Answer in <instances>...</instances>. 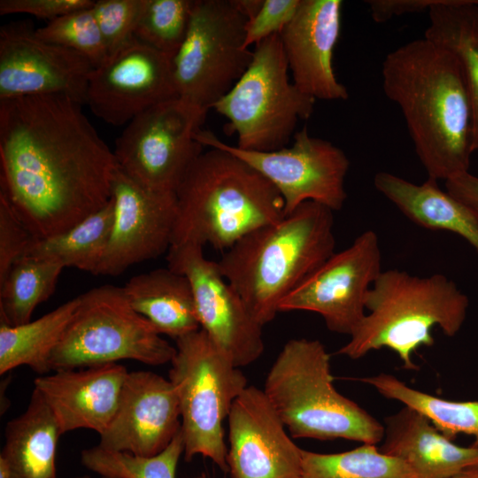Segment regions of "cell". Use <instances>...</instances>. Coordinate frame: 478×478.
<instances>
[{
    "instance_id": "cell-20",
    "label": "cell",
    "mask_w": 478,
    "mask_h": 478,
    "mask_svg": "<svg viewBox=\"0 0 478 478\" xmlns=\"http://www.w3.org/2000/svg\"><path fill=\"white\" fill-rule=\"evenodd\" d=\"M342 9L341 0H301L295 16L279 35L292 82L315 100L349 97L333 66Z\"/></svg>"
},
{
    "instance_id": "cell-26",
    "label": "cell",
    "mask_w": 478,
    "mask_h": 478,
    "mask_svg": "<svg viewBox=\"0 0 478 478\" xmlns=\"http://www.w3.org/2000/svg\"><path fill=\"white\" fill-rule=\"evenodd\" d=\"M131 307L174 340L200 329L188 278L169 267L130 278L122 287Z\"/></svg>"
},
{
    "instance_id": "cell-13",
    "label": "cell",
    "mask_w": 478,
    "mask_h": 478,
    "mask_svg": "<svg viewBox=\"0 0 478 478\" xmlns=\"http://www.w3.org/2000/svg\"><path fill=\"white\" fill-rule=\"evenodd\" d=\"M382 272L377 234L366 230L286 296L279 312H316L329 331L351 335L366 315V296Z\"/></svg>"
},
{
    "instance_id": "cell-18",
    "label": "cell",
    "mask_w": 478,
    "mask_h": 478,
    "mask_svg": "<svg viewBox=\"0 0 478 478\" xmlns=\"http://www.w3.org/2000/svg\"><path fill=\"white\" fill-rule=\"evenodd\" d=\"M227 473L230 478H302L299 448L263 389L248 386L229 415Z\"/></svg>"
},
{
    "instance_id": "cell-5",
    "label": "cell",
    "mask_w": 478,
    "mask_h": 478,
    "mask_svg": "<svg viewBox=\"0 0 478 478\" xmlns=\"http://www.w3.org/2000/svg\"><path fill=\"white\" fill-rule=\"evenodd\" d=\"M365 305L368 313L337 354L358 359L387 348L398 356L404 368L416 370L412 355L434 344L435 327L449 337L456 335L466 318L469 300L442 274L419 277L389 269L374 282Z\"/></svg>"
},
{
    "instance_id": "cell-31",
    "label": "cell",
    "mask_w": 478,
    "mask_h": 478,
    "mask_svg": "<svg viewBox=\"0 0 478 478\" xmlns=\"http://www.w3.org/2000/svg\"><path fill=\"white\" fill-rule=\"evenodd\" d=\"M302 478H414L401 459L382 452L375 444L362 443L337 453L303 451Z\"/></svg>"
},
{
    "instance_id": "cell-7",
    "label": "cell",
    "mask_w": 478,
    "mask_h": 478,
    "mask_svg": "<svg viewBox=\"0 0 478 478\" xmlns=\"http://www.w3.org/2000/svg\"><path fill=\"white\" fill-rule=\"evenodd\" d=\"M175 343L169 380L180 405L184 459L202 456L227 473L223 423L247 378L201 328Z\"/></svg>"
},
{
    "instance_id": "cell-17",
    "label": "cell",
    "mask_w": 478,
    "mask_h": 478,
    "mask_svg": "<svg viewBox=\"0 0 478 478\" xmlns=\"http://www.w3.org/2000/svg\"><path fill=\"white\" fill-rule=\"evenodd\" d=\"M114 221L95 275L117 276L131 266L168 251L176 215L175 193L135 183L119 168L112 184Z\"/></svg>"
},
{
    "instance_id": "cell-28",
    "label": "cell",
    "mask_w": 478,
    "mask_h": 478,
    "mask_svg": "<svg viewBox=\"0 0 478 478\" xmlns=\"http://www.w3.org/2000/svg\"><path fill=\"white\" fill-rule=\"evenodd\" d=\"M114 221V201L89 215L70 229L35 239L26 256L57 262L95 274L107 247Z\"/></svg>"
},
{
    "instance_id": "cell-37",
    "label": "cell",
    "mask_w": 478,
    "mask_h": 478,
    "mask_svg": "<svg viewBox=\"0 0 478 478\" xmlns=\"http://www.w3.org/2000/svg\"><path fill=\"white\" fill-rule=\"evenodd\" d=\"M301 0H263L258 11L245 26V47L280 35L295 16Z\"/></svg>"
},
{
    "instance_id": "cell-12",
    "label": "cell",
    "mask_w": 478,
    "mask_h": 478,
    "mask_svg": "<svg viewBox=\"0 0 478 478\" xmlns=\"http://www.w3.org/2000/svg\"><path fill=\"white\" fill-rule=\"evenodd\" d=\"M293 137L291 146L271 151L241 150L202 128L195 138L203 147L233 154L266 178L281 195L285 215L308 201L333 212L341 210L347 198L344 183L350 167L348 157L331 142L312 136L306 127Z\"/></svg>"
},
{
    "instance_id": "cell-15",
    "label": "cell",
    "mask_w": 478,
    "mask_h": 478,
    "mask_svg": "<svg viewBox=\"0 0 478 478\" xmlns=\"http://www.w3.org/2000/svg\"><path fill=\"white\" fill-rule=\"evenodd\" d=\"M172 58L135 38L89 75L85 104L112 126L176 97Z\"/></svg>"
},
{
    "instance_id": "cell-44",
    "label": "cell",
    "mask_w": 478,
    "mask_h": 478,
    "mask_svg": "<svg viewBox=\"0 0 478 478\" xmlns=\"http://www.w3.org/2000/svg\"><path fill=\"white\" fill-rule=\"evenodd\" d=\"M102 478H108V477H102Z\"/></svg>"
},
{
    "instance_id": "cell-40",
    "label": "cell",
    "mask_w": 478,
    "mask_h": 478,
    "mask_svg": "<svg viewBox=\"0 0 478 478\" xmlns=\"http://www.w3.org/2000/svg\"><path fill=\"white\" fill-rule=\"evenodd\" d=\"M448 478H478V464L472 466Z\"/></svg>"
},
{
    "instance_id": "cell-35",
    "label": "cell",
    "mask_w": 478,
    "mask_h": 478,
    "mask_svg": "<svg viewBox=\"0 0 478 478\" xmlns=\"http://www.w3.org/2000/svg\"><path fill=\"white\" fill-rule=\"evenodd\" d=\"M145 0H98L92 10L108 54L115 55L135 39Z\"/></svg>"
},
{
    "instance_id": "cell-4",
    "label": "cell",
    "mask_w": 478,
    "mask_h": 478,
    "mask_svg": "<svg viewBox=\"0 0 478 478\" xmlns=\"http://www.w3.org/2000/svg\"><path fill=\"white\" fill-rule=\"evenodd\" d=\"M172 244L187 243L227 250L260 227L285 215L284 200L261 173L220 149L203 151L176 192Z\"/></svg>"
},
{
    "instance_id": "cell-1",
    "label": "cell",
    "mask_w": 478,
    "mask_h": 478,
    "mask_svg": "<svg viewBox=\"0 0 478 478\" xmlns=\"http://www.w3.org/2000/svg\"><path fill=\"white\" fill-rule=\"evenodd\" d=\"M63 95L0 100V189L35 239L74 227L112 198L113 154Z\"/></svg>"
},
{
    "instance_id": "cell-43",
    "label": "cell",
    "mask_w": 478,
    "mask_h": 478,
    "mask_svg": "<svg viewBox=\"0 0 478 478\" xmlns=\"http://www.w3.org/2000/svg\"><path fill=\"white\" fill-rule=\"evenodd\" d=\"M75 478H90L89 475H82V476H78V477H75Z\"/></svg>"
},
{
    "instance_id": "cell-32",
    "label": "cell",
    "mask_w": 478,
    "mask_h": 478,
    "mask_svg": "<svg viewBox=\"0 0 478 478\" xmlns=\"http://www.w3.org/2000/svg\"><path fill=\"white\" fill-rule=\"evenodd\" d=\"M184 453L181 429L161 452L139 456L109 451L96 445L81 453V461L89 470L108 478H175L181 456Z\"/></svg>"
},
{
    "instance_id": "cell-33",
    "label": "cell",
    "mask_w": 478,
    "mask_h": 478,
    "mask_svg": "<svg viewBox=\"0 0 478 478\" xmlns=\"http://www.w3.org/2000/svg\"><path fill=\"white\" fill-rule=\"evenodd\" d=\"M194 0H145L135 38L173 58L186 35Z\"/></svg>"
},
{
    "instance_id": "cell-30",
    "label": "cell",
    "mask_w": 478,
    "mask_h": 478,
    "mask_svg": "<svg viewBox=\"0 0 478 478\" xmlns=\"http://www.w3.org/2000/svg\"><path fill=\"white\" fill-rule=\"evenodd\" d=\"M65 267L54 261L24 256L0 283V321L18 326L30 321L35 309L53 293Z\"/></svg>"
},
{
    "instance_id": "cell-24",
    "label": "cell",
    "mask_w": 478,
    "mask_h": 478,
    "mask_svg": "<svg viewBox=\"0 0 478 478\" xmlns=\"http://www.w3.org/2000/svg\"><path fill=\"white\" fill-rule=\"evenodd\" d=\"M375 189L411 221L432 230L455 233L478 252V216L443 191L437 181L429 179L415 184L388 172L374 177Z\"/></svg>"
},
{
    "instance_id": "cell-34",
    "label": "cell",
    "mask_w": 478,
    "mask_h": 478,
    "mask_svg": "<svg viewBox=\"0 0 478 478\" xmlns=\"http://www.w3.org/2000/svg\"><path fill=\"white\" fill-rule=\"evenodd\" d=\"M92 6L49 21L35 29L36 35L81 55L95 68L102 66L108 59V54Z\"/></svg>"
},
{
    "instance_id": "cell-10",
    "label": "cell",
    "mask_w": 478,
    "mask_h": 478,
    "mask_svg": "<svg viewBox=\"0 0 478 478\" xmlns=\"http://www.w3.org/2000/svg\"><path fill=\"white\" fill-rule=\"evenodd\" d=\"M248 16L237 0H194L184 40L172 58L178 97L208 112L249 66Z\"/></svg>"
},
{
    "instance_id": "cell-39",
    "label": "cell",
    "mask_w": 478,
    "mask_h": 478,
    "mask_svg": "<svg viewBox=\"0 0 478 478\" xmlns=\"http://www.w3.org/2000/svg\"><path fill=\"white\" fill-rule=\"evenodd\" d=\"M446 191L478 216V177L469 172L445 181Z\"/></svg>"
},
{
    "instance_id": "cell-38",
    "label": "cell",
    "mask_w": 478,
    "mask_h": 478,
    "mask_svg": "<svg viewBox=\"0 0 478 478\" xmlns=\"http://www.w3.org/2000/svg\"><path fill=\"white\" fill-rule=\"evenodd\" d=\"M91 0H1L0 15L27 13L51 21L69 12L91 7Z\"/></svg>"
},
{
    "instance_id": "cell-36",
    "label": "cell",
    "mask_w": 478,
    "mask_h": 478,
    "mask_svg": "<svg viewBox=\"0 0 478 478\" xmlns=\"http://www.w3.org/2000/svg\"><path fill=\"white\" fill-rule=\"evenodd\" d=\"M35 239L0 189V283L13 264L26 256Z\"/></svg>"
},
{
    "instance_id": "cell-16",
    "label": "cell",
    "mask_w": 478,
    "mask_h": 478,
    "mask_svg": "<svg viewBox=\"0 0 478 478\" xmlns=\"http://www.w3.org/2000/svg\"><path fill=\"white\" fill-rule=\"evenodd\" d=\"M94 69L81 55L38 37L25 22L0 29V100L63 95L83 105Z\"/></svg>"
},
{
    "instance_id": "cell-42",
    "label": "cell",
    "mask_w": 478,
    "mask_h": 478,
    "mask_svg": "<svg viewBox=\"0 0 478 478\" xmlns=\"http://www.w3.org/2000/svg\"><path fill=\"white\" fill-rule=\"evenodd\" d=\"M195 478H209L208 475L205 473H201L198 475H197Z\"/></svg>"
},
{
    "instance_id": "cell-6",
    "label": "cell",
    "mask_w": 478,
    "mask_h": 478,
    "mask_svg": "<svg viewBox=\"0 0 478 478\" xmlns=\"http://www.w3.org/2000/svg\"><path fill=\"white\" fill-rule=\"evenodd\" d=\"M263 391L293 438L380 443L384 426L334 386L330 354L316 339L289 340Z\"/></svg>"
},
{
    "instance_id": "cell-25",
    "label": "cell",
    "mask_w": 478,
    "mask_h": 478,
    "mask_svg": "<svg viewBox=\"0 0 478 478\" xmlns=\"http://www.w3.org/2000/svg\"><path fill=\"white\" fill-rule=\"evenodd\" d=\"M63 435L57 418L34 388L26 411L10 420L0 453L11 478H57L56 452Z\"/></svg>"
},
{
    "instance_id": "cell-23",
    "label": "cell",
    "mask_w": 478,
    "mask_h": 478,
    "mask_svg": "<svg viewBox=\"0 0 478 478\" xmlns=\"http://www.w3.org/2000/svg\"><path fill=\"white\" fill-rule=\"evenodd\" d=\"M428 12L424 37L446 49L459 60L473 111V152L478 150V0H394L395 17Z\"/></svg>"
},
{
    "instance_id": "cell-41",
    "label": "cell",
    "mask_w": 478,
    "mask_h": 478,
    "mask_svg": "<svg viewBox=\"0 0 478 478\" xmlns=\"http://www.w3.org/2000/svg\"><path fill=\"white\" fill-rule=\"evenodd\" d=\"M0 478H11L4 463L0 460Z\"/></svg>"
},
{
    "instance_id": "cell-2",
    "label": "cell",
    "mask_w": 478,
    "mask_h": 478,
    "mask_svg": "<svg viewBox=\"0 0 478 478\" xmlns=\"http://www.w3.org/2000/svg\"><path fill=\"white\" fill-rule=\"evenodd\" d=\"M382 77L428 178L447 181L468 172L473 111L456 57L426 37L415 39L387 54Z\"/></svg>"
},
{
    "instance_id": "cell-19",
    "label": "cell",
    "mask_w": 478,
    "mask_h": 478,
    "mask_svg": "<svg viewBox=\"0 0 478 478\" xmlns=\"http://www.w3.org/2000/svg\"><path fill=\"white\" fill-rule=\"evenodd\" d=\"M181 429L179 400L170 380L151 371L128 372L98 445L150 457L166 449Z\"/></svg>"
},
{
    "instance_id": "cell-29",
    "label": "cell",
    "mask_w": 478,
    "mask_h": 478,
    "mask_svg": "<svg viewBox=\"0 0 478 478\" xmlns=\"http://www.w3.org/2000/svg\"><path fill=\"white\" fill-rule=\"evenodd\" d=\"M360 381L384 397L417 410L447 438L467 435L474 438L472 445L478 447V401L443 399L411 388L390 374L381 373Z\"/></svg>"
},
{
    "instance_id": "cell-11",
    "label": "cell",
    "mask_w": 478,
    "mask_h": 478,
    "mask_svg": "<svg viewBox=\"0 0 478 478\" xmlns=\"http://www.w3.org/2000/svg\"><path fill=\"white\" fill-rule=\"evenodd\" d=\"M207 112L176 96L142 112L116 139L118 168L150 190L175 193L203 152L196 140Z\"/></svg>"
},
{
    "instance_id": "cell-21",
    "label": "cell",
    "mask_w": 478,
    "mask_h": 478,
    "mask_svg": "<svg viewBox=\"0 0 478 478\" xmlns=\"http://www.w3.org/2000/svg\"><path fill=\"white\" fill-rule=\"evenodd\" d=\"M34 381L55 414L62 434L79 428L101 435L117 411L128 374L117 363L53 371Z\"/></svg>"
},
{
    "instance_id": "cell-27",
    "label": "cell",
    "mask_w": 478,
    "mask_h": 478,
    "mask_svg": "<svg viewBox=\"0 0 478 478\" xmlns=\"http://www.w3.org/2000/svg\"><path fill=\"white\" fill-rule=\"evenodd\" d=\"M79 304L78 297L41 318L10 326L0 321V374L27 366L40 375L50 371V356Z\"/></svg>"
},
{
    "instance_id": "cell-9",
    "label": "cell",
    "mask_w": 478,
    "mask_h": 478,
    "mask_svg": "<svg viewBox=\"0 0 478 478\" xmlns=\"http://www.w3.org/2000/svg\"><path fill=\"white\" fill-rule=\"evenodd\" d=\"M79 304L50 359V371L135 360L171 363L176 348L129 305L123 288L106 284L78 296Z\"/></svg>"
},
{
    "instance_id": "cell-8",
    "label": "cell",
    "mask_w": 478,
    "mask_h": 478,
    "mask_svg": "<svg viewBox=\"0 0 478 478\" xmlns=\"http://www.w3.org/2000/svg\"><path fill=\"white\" fill-rule=\"evenodd\" d=\"M279 35L254 46L251 61L232 89L212 107L237 136V148L271 151L285 147L299 120L311 117L315 99L289 79Z\"/></svg>"
},
{
    "instance_id": "cell-14",
    "label": "cell",
    "mask_w": 478,
    "mask_h": 478,
    "mask_svg": "<svg viewBox=\"0 0 478 478\" xmlns=\"http://www.w3.org/2000/svg\"><path fill=\"white\" fill-rule=\"evenodd\" d=\"M203 248L192 243L171 245L167 267L189 281L200 328L235 366H246L264 351L263 327Z\"/></svg>"
},
{
    "instance_id": "cell-3",
    "label": "cell",
    "mask_w": 478,
    "mask_h": 478,
    "mask_svg": "<svg viewBox=\"0 0 478 478\" xmlns=\"http://www.w3.org/2000/svg\"><path fill=\"white\" fill-rule=\"evenodd\" d=\"M333 212L305 202L243 236L218 261L223 277L262 327L275 318L281 300L335 253Z\"/></svg>"
},
{
    "instance_id": "cell-22",
    "label": "cell",
    "mask_w": 478,
    "mask_h": 478,
    "mask_svg": "<svg viewBox=\"0 0 478 478\" xmlns=\"http://www.w3.org/2000/svg\"><path fill=\"white\" fill-rule=\"evenodd\" d=\"M380 451L403 460L414 478H448L478 464V447L460 446L417 410L404 405L384 419Z\"/></svg>"
}]
</instances>
